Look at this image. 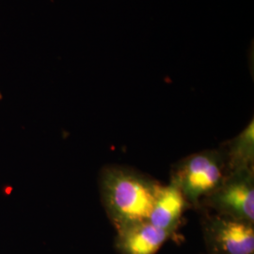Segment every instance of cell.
Here are the masks:
<instances>
[{
	"label": "cell",
	"instance_id": "6da1fadb",
	"mask_svg": "<svg viewBox=\"0 0 254 254\" xmlns=\"http://www.w3.org/2000/svg\"><path fill=\"white\" fill-rule=\"evenodd\" d=\"M162 184L123 165H108L99 173L101 201L116 232L148 221Z\"/></svg>",
	"mask_w": 254,
	"mask_h": 254
},
{
	"label": "cell",
	"instance_id": "7a4b0ae2",
	"mask_svg": "<svg viewBox=\"0 0 254 254\" xmlns=\"http://www.w3.org/2000/svg\"><path fill=\"white\" fill-rule=\"evenodd\" d=\"M226 174L220 150H204L174 164L171 182L178 187L191 208L198 210L200 201L217 190Z\"/></svg>",
	"mask_w": 254,
	"mask_h": 254
},
{
	"label": "cell",
	"instance_id": "3957f363",
	"mask_svg": "<svg viewBox=\"0 0 254 254\" xmlns=\"http://www.w3.org/2000/svg\"><path fill=\"white\" fill-rule=\"evenodd\" d=\"M201 209L254 224V168L226 174L217 190L200 201Z\"/></svg>",
	"mask_w": 254,
	"mask_h": 254
},
{
	"label": "cell",
	"instance_id": "277c9868",
	"mask_svg": "<svg viewBox=\"0 0 254 254\" xmlns=\"http://www.w3.org/2000/svg\"><path fill=\"white\" fill-rule=\"evenodd\" d=\"M200 211L207 254H254V224L204 209Z\"/></svg>",
	"mask_w": 254,
	"mask_h": 254
},
{
	"label": "cell",
	"instance_id": "5b68a950",
	"mask_svg": "<svg viewBox=\"0 0 254 254\" xmlns=\"http://www.w3.org/2000/svg\"><path fill=\"white\" fill-rule=\"evenodd\" d=\"M173 236L144 221L116 232L114 247L120 254H156Z\"/></svg>",
	"mask_w": 254,
	"mask_h": 254
},
{
	"label": "cell",
	"instance_id": "8992f818",
	"mask_svg": "<svg viewBox=\"0 0 254 254\" xmlns=\"http://www.w3.org/2000/svg\"><path fill=\"white\" fill-rule=\"evenodd\" d=\"M191 208L178 187L170 181L161 187L148 221L154 226L175 235L187 209Z\"/></svg>",
	"mask_w": 254,
	"mask_h": 254
},
{
	"label": "cell",
	"instance_id": "52a82bcc",
	"mask_svg": "<svg viewBox=\"0 0 254 254\" xmlns=\"http://www.w3.org/2000/svg\"><path fill=\"white\" fill-rule=\"evenodd\" d=\"M223 156L226 173L254 168V119L236 136L218 148Z\"/></svg>",
	"mask_w": 254,
	"mask_h": 254
},
{
	"label": "cell",
	"instance_id": "ba28073f",
	"mask_svg": "<svg viewBox=\"0 0 254 254\" xmlns=\"http://www.w3.org/2000/svg\"><path fill=\"white\" fill-rule=\"evenodd\" d=\"M2 98H3V95H2V93H1V91H0V100H2Z\"/></svg>",
	"mask_w": 254,
	"mask_h": 254
}]
</instances>
